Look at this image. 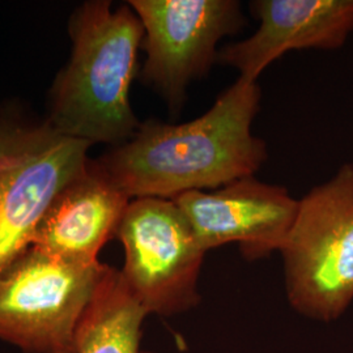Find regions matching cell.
Returning <instances> with one entry per match:
<instances>
[{
	"instance_id": "cell-1",
	"label": "cell",
	"mask_w": 353,
	"mask_h": 353,
	"mask_svg": "<svg viewBox=\"0 0 353 353\" xmlns=\"http://www.w3.org/2000/svg\"><path fill=\"white\" fill-rule=\"evenodd\" d=\"M261 96L255 80L240 76L199 118L179 125L148 119L93 164L131 201L173 199L254 176L267 160L265 141L252 132Z\"/></svg>"
},
{
	"instance_id": "cell-2",
	"label": "cell",
	"mask_w": 353,
	"mask_h": 353,
	"mask_svg": "<svg viewBox=\"0 0 353 353\" xmlns=\"http://www.w3.org/2000/svg\"><path fill=\"white\" fill-rule=\"evenodd\" d=\"M72 54L51 89L48 123L90 144H123L140 123L130 103L144 28L126 4L90 0L71 17Z\"/></svg>"
},
{
	"instance_id": "cell-3",
	"label": "cell",
	"mask_w": 353,
	"mask_h": 353,
	"mask_svg": "<svg viewBox=\"0 0 353 353\" xmlns=\"http://www.w3.org/2000/svg\"><path fill=\"white\" fill-rule=\"evenodd\" d=\"M280 252L290 305L316 321L338 319L353 301V164L299 201Z\"/></svg>"
},
{
	"instance_id": "cell-4",
	"label": "cell",
	"mask_w": 353,
	"mask_h": 353,
	"mask_svg": "<svg viewBox=\"0 0 353 353\" xmlns=\"http://www.w3.org/2000/svg\"><path fill=\"white\" fill-rule=\"evenodd\" d=\"M103 267L29 248L0 271V341L26 353H75L76 330Z\"/></svg>"
},
{
	"instance_id": "cell-5",
	"label": "cell",
	"mask_w": 353,
	"mask_h": 353,
	"mask_svg": "<svg viewBox=\"0 0 353 353\" xmlns=\"http://www.w3.org/2000/svg\"><path fill=\"white\" fill-rule=\"evenodd\" d=\"M115 239L125 250L121 274L148 314L173 316L199 303L205 252L172 199H132Z\"/></svg>"
},
{
	"instance_id": "cell-6",
	"label": "cell",
	"mask_w": 353,
	"mask_h": 353,
	"mask_svg": "<svg viewBox=\"0 0 353 353\" xmlns=\"http://www.w3.org/2000/svg\"><path fill=\"white\" fill-rule=\"evenodd\" d=\"M90 145L48 122L13 126L0 148V271L32 248L55 196L85 169Z\"/></svg>"
},
{
	"instance_id": "cell-7",
	"label": "cell",
	"mask_w": 353,
	"mask_h": 353,
	"mask_svg": "<svg viewBox=\"0 0 353 353\" xmlns=\"http://www.w3.org/2000/svg\"><path fill=\"white\" fill-rule=\"evenodd\" d=\"M144 28L147 54L141 80L172 108H181L186 89L217 61V43L245 24L236 0H131Z\"/></svg>"
},
{
	"instance_id": "cell-8",
	"label": "cell",
	"mask_w": 353,
	"mask_h": 353,
	"mask_svg": "<svg viewBox=\"0 0 353 353\" xmlns=\"http://www.w3.org/2000/svg\"><path fill=\"white\" fill-rule=\"evenodd\" d=\"M172 201L186 216L204 252L237 242L250 261L281 250L299 210V201L287 189L254 176L211 192L188 191Z\"/></svg>"
},
{
	"instance_id": "cell-9",
	"label": "cell",
	"mask_w": 353,
	"mask_h": 353,
	"mask_svg": "<svg viewBox=\"0 0 353 353\" xmlns=\"http://www.w3.org/2000/svg\"><path fill=\"white\" fill-rule=\"evenodd\" d=\"M259 28L252 37L227 45L217 61L255 80L290 50L341 48L353 30V0H256Z\"/></svg>"
},
{
	"instance_id": "cell-10",
	"label": "cell",
	"mask_w": 353,
	"mask_h": 353,
	"mask_svg": "<svg viewBox=\"0 0 353 353\" xmlns=\"http://www.w3.org/2000/svg\"><path fill=\"white\" fill-rule=\"evenodd\" d=\"M131 202L89 160L39 223L32 248L79 265L99 263V252L115 237Z\"/></svg>"
},
{
	"instance_id": "cell-11",
	"label": "cell",
	"mask_w": 353,
	"mask_h": 353,
	"mask_svg": "<svg viewBox=\"0 0 353 353\" xmlns=\"http://www.w3.org/2000/svg\"><path fill=\"white\" fill-rule=\"evenodd\" d=\"M147 316L121 270L105 265L76 330L75 353H152L140 347Z\"/></svg>"
},
{
	"instance_id": "cell-12",
	"label": "cell",
	"mask_w": 353,
	"mask_h": 353,
	"mask_svg": "<svg viewBox=\"0 0 353 353\" xmlns=\"http://www.w3.org/2000/svg\"><path fill=\"white\" fill-rule=\"evenodd\" d=\"M12 125L7 123H0V148L4 145V143L8 139L11 131H12Z\"/></svg>"
}]
</instances>
